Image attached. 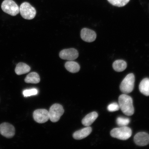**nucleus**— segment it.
<instances>
[{
    "label": "nucleus",
    "instance_id": "nucleus-1",
    "mask_svg": "<svg viewBox=\"0 0 149 149\" xmlns=\"http://www.w3.org/2000/svg\"><path fill=\"white\" fill-rule=\"evenodd\" d=\"M118 102L120 109L124 114L128 116L133 115L134 109L131 97L126 94L121 95L119 97Z\"/></svg>",
    "mask_w": 149,
    "mask_h": 149
},
{
    "label": "nucleus",
    "instance_id": "nucleus-2",
    "mask_svg": "<svg viewBox=\"0 0 149 149\" xmlns=\"http://www.w3.org/2000/svg\"><path fill=\"white\" fill-rule=\"evenodd\" d=\"M110 134L112 137L115 138L122 140H126L131 136L132 130L127 127L123 126L113 129L111 130Z\"/></svg>",
    "mask_w": 149,
    "mask_h": 149
},
{
    "label": "nucleus",
    "instance_id": "nucleus-3",
    "mask_svg": "<svg viewBox=\"0 0 149 149\" xmlns=\"http://www.w3.org/2000/svg\"><path fill=\"white\" fill-rule=\"evenodd\" d=\"M135 81V76L133 73L127 74L121 83L120 90L124 94H127L133 91Z\"/></svg>",
    "mask_w": 149,
    "mask_h": 149
},
{
    "label": "nucleus",
    "instance_id": "nucleus-4",
    "mask_svg": "<svg viewBox=\"0 0 149 149\" xmlns=\"http://www.w3.org/2000/svg\"><path fill=\"white\" fill-rule=\"evenodd\" d=\"M20 15L26 19L31 20L36 16V9L29 3L25 2L20 5L19 7Z\"/></svg>",
    "mask_w": 149,
    "mask_h": 149
},
{
    "label": "nucleus",
    "instance_id": "nucleus-5",
    "mask_svg": "<svg viewBox=\"0 0 149 149\" xmlns=\"http://www.w3.org/2000/svg\"><path fill=\"white\" fill-rule=\"evenodd\" d=\"M1 8L3 12L12 16H15L19 12V7L13 0H4Z\"/></svg>",
    "mask_w": 149,
    "mask_h": 149
},
{
    "label": "nucleus",
    "instance_id": "nucleus-6",
    "mask_svg": "<svg viewBox=\"0 0 149 149\" xmlns=\"http://www.w3.org/2000/svg\"><path fill=\"white\" fill-rule=\"evenodd\" d=\"M49 119L52 122H58L64 112L63 106L60 104H55L51 106L49 111Z\"/></svg>",
    "mask_w": 149,
    "mask_h": 149
},
{
    "label": "nucleus",
    "instance_id": "nucleus-7",
    "mask_svg": "<svg viewBox=\"0 0 149 149\" xmlns=\"http://www.w3.org/2000/svg\"><path fill=\"white\" fill-rule=\"evenodd\" d=\"M34 120L39 123H44L49 119V111L45 109H38L33 112Z\"/></svg>",
    "mask_w": 149,
    "mask_h": 149
},
{
    "label": "nucleus",
    "instance_id": "nucleus-8",
    "mask_svg": "<svg viewBox=\"0 0 149 149\" xmlns=\"http://www.w3.org/2000/svg\"><path fill=\"white\" fill-rule=\"evenodd\" d=\"M59 56L61 59L74 61L79 57V53L76 49L70 48L62 50L59 53Z\"/></svg>",
    "mask_w": 149,
    "mask_h": 149
},
{
    "label": "nucleus",
    "instance_id": "nucleus-9",
    "mask_svg": "<svg viewBox=\"0 0 149 149\" xmlns=\"http://www.w3.org/2000/svg\"><path fill=\"white\" fill-rule=\"evenodd\" d=\"M0 133L7 138H11L15 135V128L12 125L8 123H3L0 125Z\"/></svg>",
    "mask_w": 149,
    "mask_h": 149
},
{
    "label": "nucleus",
    "instance_id": "nucleus-10",
    "mask_svg": "<svg viewBox=\"0 0 149 149\" xmlns=\"http://www.w3.org/2000/svg\"><path fill=\"white\" fill-rule=\"evenodd\" d=\"M134 141L139 146H146L149 144V135L146 132H139L135 136Z\"/></svg>",
    "mask_w": 149,
    "mask_h": 149
},
{
    "label": "nucleus",
    "instance_id": "nucleus-11",
    "mask_svg": "<svg viewBox=\"0 0 149 149\" xmlns=\"http://www.w3.org/2000/svg\"><path fill=\"white\" fill-rule=\"evenodd\" d=\"M81 38L82 40L87 42H91L94 41L96 38V34L94 31L87 28L82 29L81 33Z\"/></svg>",
    "mask_w": 149,
    "mask_h": 149
},
{
    "label": "nucleus",
    "instance_id": "nucleus-12",
    "mask_svg": "<svg viewBox=\"0 0 149 149\" xmlns=\"http://www.w3.org/2000/svg\"><path fill=\"white\" fill-rule=\"evenodd\" d=\"M92 132V128L88 126L82 129L76 131L73 134L74 139L76 140H81L85 138L90 134Z\"/></svg>",
    "mask_w": 149,
    "mask_h": 149
},
{
    "label": "nucleus",
    "instance_id": "nucleus-13",
    "mask_svg": "<svg viewBox=\"0 0 149 149\" xmlns=\"http://www.w3.org/2000/svg\"><path fill=\"white\" fill-rule=\"evenodd\" d=\"M98 117L97 113L95 111L92 112L84 117L82 120V124L85 126H90L96 120Z\"/></svg>",
    "mask_w": 149,
    "mask_h": 149
},
{
    "label": "nucleus",
    "instance_id": "nucleus-14",
    "mask_svg": "<svg viewBox=\"0 0 149 149\" xmlns=\"http://www.w3.org/2000/svg\"><path fill=\"white\" fill-rule=\"evenodd\" d=\"M31 70V68L29 65L25 63L20 62L16 65L15 72L17 74L20 75L28 73Z\"/></svg>",
    "mask_w": 149,
    "mask_h": 149
},
{
    "label": "nucleus",
    "instance_id": "nucleus-15",
    "mask_svg": "<svg viewBox=\"0 0 149 149\" xmlns=\"http://www.w3.org/2000/svg\"><path fill=\"white\" fill-rule=\"evenodd\" d=\"M65 66L66 69L72 73H76L79 72L80 70L79 65L73 61H67L65 63Z\"/></svg>",
    "mask_w": 149,
    "mask_h": 149
},
{
    "label": "nucleus",
    "instance_id": "nucleus-16",
    "mask_svg": "<svg viewBox=\"0 0 149 149\" xmlns=\"http://www.w3.org/2000/svg\"><path fill=\"white\" fill-rule=\"evenodd\" d=\"M139 90L145 96H149V78H145L141 81L139 84Z\"/></svg>",
    "mask_w": 149,
    "mask_h": 149
},
{
    "label": "nucleus",
    "instance_id": "nucleus-17",
    "mask_svg": "<svg viewBox=\"0 0 149 149\" xmlns=\"http://www.w3.org/2000/svg\"><path fill=\"white\" fill-rule=\"evenodd\" d=\"M26 83L37 84L40 81V78L38 74L36 72H31L26 76L25 79Z\"/></svg>",
    "mask_w": 149,
    "mask_h": 149
},
{
    "label": "nucleus",
    "instance_id": "nucleus-18",
    "mask_svg": "<svg viewBox=\"0 0 149 149\" xmlns=\"http://www.w3.org/2000/svg\"><path fill=\"white\" fill-rule=\"evenodd\" d=\"M127 67V64L125 61L118 60L115 61L113 63V69L117 72H122L125 70Z\"/></svg>",
    "mask_w": 149,
    "mask_h": 149
},
{
    "label": "nucleus",
    "instance_id": "nucleus-19",
    "mask_svg": "<svg viewBox=\"0 0 149 149\" xmlns=\"http://www.w3.org/2000/svg\"><path fill=\"white\" fill-rule=\"evenodd\" d=\"M111 5L115 6L122 7L125 6L130 0H107Z\"/></svg>",
    "mask_w": 149,
    "mask_h": 149
},
{
    "label": "nucleus",
    "instance_id": "nucleus-20",
    "mask_svg": "<svg viewBox=\"0 0 149 149\" xmlns=\"http://www.w3.org/2000/svg\"><path fill=\"white\" fill-rule=\"evenodd\" d=\"M130 120L128 118L118 117L116 120L117 125L121 127L126 126L130 123Z\"/></svg>",
    "mask_w": 149,
    "mask_h": 149
},
{
    "label": "nucleus",
    "instance_id": "nucleus-21",
    "mask_svg": "<svg viewBox=\"0 0 149 149\" xmlns=\"http://www.w3.org/2000/svg\"><path fill=\"white\" fill-rule=\"evenodd\" d=\"M38 93V91L36 89H31L24 90L23 92V94L24 97H27L32 95H36Z\"/></svg>",
    "mask_w": 149,
    "mask_h": 149
},
{
    "label": "nucleus",
    "instance_id": "nucleus-22",
    "mask_svg": "<svg viewBox=\"0 0 149 149\" xmlns=\"http://www.w3.org/2000/svg\"><path fill=\"white\" fill-rule=\"evenodd\" d=\"M120 107L118 104L116 102H113L108 106L107 109L109 111L113 112L118 111Z\"/></svg>",
    "mask_w": 149,
    "mask_h": 149
}]
</instances>
